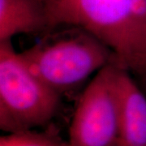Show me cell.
<instances>
[{"mask_svg":"<svg viewBox=\"0 0 146 146\" xmlns=\"http://www.w3.org/2000/svg\"><path fill=\"white\" fill-rule=\"evenodd\" d=\"M45 7L47 33L63 25L83 29L146 86V0H46Z\"/></svg>","mask_w":146,"mask_h":146,"instance_id":"cell-1","label":"cell"},{"mask_svg":"<svg viewBox=\"0 0 146 146\" xmlns=\"http://www.w3.org/2000/svg\"><path fill=\"white\" fill-rule=\"evenodd\" d=\"M46 35L21 55L32 72L60 97L71 95L93 74L116 61L109 47L81 28Z\"/></svg>","mask_w":146,"mask_h":146,"instance_id":"cell-2","label":"cell"},{"mask_svg":"<svg viewBox=\"0 0 146 146\" xmlns=\"http://www.w3.org/2000/svg\"><path fill=\"white\" fill-rule=\"evenodd\" d=\"M61 98L28 68L11 41L0 42V128L7 133L53 123Z\"/></svg>","mask_w":146,"mask_h":146,"instance_id":"cell-3","label":"cell"},{"mask_svg":"<svg viewBox=\"0 0 146 146\" xmlns=\"http://www.w3.org/2000/svg\"><path fill=\"white\" fill-rule=\"evenodd\" d=\"M119 68L116 61L106 65L84 89L69 127L68 146H118Z\"/></svg>","mask_w":146,"mask_h":146,"instance_id":"cell-4","label":"cell"},{"mask_svg":"<svg viewBox=\"0 0 146 146\" xmlns=\"http://www.w3.org/2000/svg\"><path fill=\"white\" fill-rule=\"evenodd\" d=\"M119 123L118 146H146V97L130 72H118Z\"/></svg>","mask_w":146,"mask_h":146,"instance_id":"cell-5","label":"cell"},{"mask_svg":"<svg viewBox=\"0 0 146 146\" xmlns=\"http://www.w3.org/2000/svg\"><path fill=\"white\" fill-rule=\"evenodd\" d=\"M48 32L45 3L39 0H0V42L18 34Z\"/></svg>","mask_w":146,"mask_h":146,"instance_id":"cell-6","label":"cell"},{"mask_svg":"<svg viewBox=\"0 0 146 146\" xmlns=\"http://www.w3.org/2000/svg\"><path fill=\"white\" fill-rule=\"evenodd\" d=\"M0 146H68L54 123L42 131H21L0 137Z\"/></svg>","mask_w":146,"mask_h":146,"instance_id":"cell-7","label":"cell"},{"mask_svg":"<svg viewBox=\"0 0 146 146\" xmlns=\"http://www.w3.org/2000/svg\"><path fill=\"white\" fill-rule=\"evenodd\" d=\"M39 1H41V2H42V3H45V0H39Z\"/></svg>","mask_w":146,"mask_h":146,"instance_id":"cell-8","label":"cell"},{"mask_svg":"<svg viewBox=\"0 0 146 146\" xmlns=\"http://www.w3.org/2000/svg\"><path fill=\"white\" fill-rule=\"evenodd\" d=\"M45 1H46V0H45Z\"/></svg>","mask_w":146,"mask_h":146,"instance_id":"cell-9","label":"cell"}]
</instances>
